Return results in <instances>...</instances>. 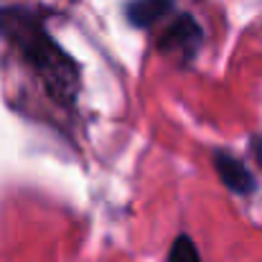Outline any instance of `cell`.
I'll return each instance as SVG.
<instances>
[{
  "label": "cell",
  "instance_id": "cell-1",
  "mask_svg": "<svg viewBox=\"0 0 262 262\" xmlns=\"http://www.w3.org/2000/svg\"><path fill=\"white\" fill-rule=\"evenodd\" d=\"M0 36L23 56L56 104H77L82 92V69L74 56L46 31L43 20L33 10L23 5L0 8Z\"/></svg>",
  "mask_w": 262,
  "mask_h": 262
},
{
  "label": "cell",
  "instance_id": "cell-2",
  "mask_svg": "<svg viewBox=\"0 0 262 262\" xmlns=\"http://www.w3.org/2000/svg\"><path fill=\"white\" fill-rule=\"evenodd\" d=\"M201 46H204V28L188 13H181L178 18H173V23L158 38V49L163 54L178 56L183 61H191L201 51Z\"/></svg>",
  "mask_w": 262,
  "mask_h": 262
},
{
  "label": "cell",
  "instance_id": "cell-3",
  "mask_svg": "<svg viewBox=\"0 0 262 262\" xmlns=\"http://www.w3.org/2000/svg\"><path fill=\"white\" fill-rule=\"evenodd\" d=\"M211 163H214L216 176L222 178V183H224L232 193H237V196H250V193L257 188V181H255L252 171H250L234 153L216 148V150L211 153Z\"/></svg>",
  "mask_w": 262,
  "mask_h": 262
},
{
  "label": "cell",
  "instance_id": "cell-4",
  "mask_svg": "<svg viewBox=\"0 0 262 262\" xmlns=\"http://www.w3.org/2000/svg\"><path fill=\"white\" fill-rule=\"evenodd\" d=\"M173 8V0H130L125 5V18L133 28H148L166 18Z\"/></svg>",
  "mask_w": 262,
  "mask_h": 262
},
{
  "label": "cell",
  "instance_id": "cell-5",
  "mask_svg": "<svg viewBox=\"0 0 262 262\" xmlns=\"http://www.w3.org/2000/svg\"><path fill=\"white\" fill-rule=\"evenodd\" d=\"M168 262H204L199 255L196 242L188 234H178L168 250Z\"/></svg>",
  "mask_w": 262,
  "mask_h": 262
},
{
  "label": "cell",
  "instance_id": "cell-6",
  "mask_svg": "<svg viewBox=\"0 0 262 262\" xmlns=\"http://www.w3.org/2000/svg\"><path fill=\"white\" fill-rule=\"evenodd\" d=\"M252 153H255V161L260 163V168H262V138L252 140Z\"/></svg>",
  "mask_w": 262,
  "mask_h": 262
}]
</instances>
